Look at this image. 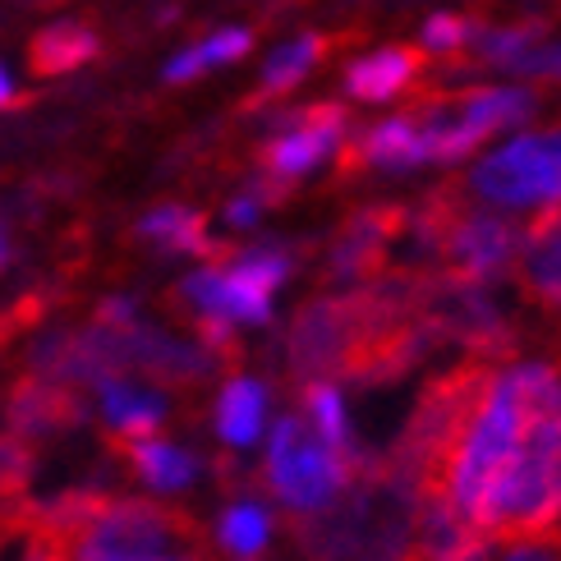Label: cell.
Returning a JSON list of instances; mask_svg holds the SVG:
<instances>
[{"label": "cell", "instance_id": "cell-15", "mask_svg": "<svg viewBox=\"0 0 561 561\" xmlns=\"http://www.w3.org/2000/svg\"><path fill=\"white\" fill-rule=\"evenodd\" d=\"M267 428V391L253 378H230L217 401V433L230 447H253Z\"/></svg>", "mask_w": 561, "mask_h": 561}, {"label": "cell", "instance_id": "cell-20", "mask_svg": "<svg viewBox=\"0 0 561 561\" xmlns=\"http://www.w3.org/2000/svg\"><path fill=\"white\" fill-rule=\"evenodd\" d=\"M138 236L157 240L171 253H207L213 249V240H207V221L198 213H190V207H175V203L148 213L144 221H138Z\"/></svg>", "mask_w": 561, "mask_h": 561}, {"label": "cell", "instance_id": "cell-9", "mask_svg": "<svg viewBox=\"0 0 561 561\" xmlns=\"http://www.w3.org/2000/svg\"><path fill=\"white\" fill-rule=\"evenodd\" d=\"M447 253L460 267V276L488 280L520 253V230L497 213H465L447 230Z\"/></svg>", "mask_w": 561, "mask_h": 561}, {"label": "cell", "instance_id": "cell-3", "mask_svg": "<svg viewBox=\"0 0 561 561\" xmlns=\"http://www.w3.org/2000/svg\"><path fill=\"white\" fill-rule=\"evenodd\" d=\"M290 259L280 249L240 253L230 267H203L184 280V299L198 309L207 341H230L236 327H263L272 318V299L286 286Z\"/></svg>", "mask_w": 561, "mask_h": 561}, {"label": "cell", "instance_id": "cell-11", "mask_svg": "<svg viewBox=\"0 0 561 561\" xmlns=\"http://www.w3.org/2000/svg\"><path fill=\"white\" fill-rule=\"evenodd\" d=\"M98 387H102V414H106V424L115 433L148 437V433H157L161 419H167V401H161V391L125 378V373H106Z\"/></svg>", "mask_w": 561, "mask_h": 561}, {"label": "cell", "instance_id": "cell-8", "mask_svg": "<svg viewBox=\"0 0 561 561\" xmlns=\"http://www.w3.org/2000/svg\"><path fill=\"white\" fill-rule=\"evenodd\" d=\"M345 144V111L341 106H309L286 121L272 144H267V171L272 180H299Z\"/></svg>", "mask_w": 561, "mask_h": 561}, {"label": "cell", "instance_id": "cell-30", "mask_svg": "<svg viewBox=\"0 0 561 561\" xmlns=\"http://www.w3.org/2000/svg\"><path fill=\"white\" fill-rule=\"evenodd\" d=\"M14 102H19V88H14V79H10V69L0 65V111L14 106Z\"/></svg>", "mask_w": 561, "mask_h": 561}, {"label": "cell", "instance_id": "cell-10", "mask_svg": "<svg viewBox=\"0 0 561 561\" xmlns=\"http://www.w3.org/2000/svg\"><path fill=\"white\" fill-rule=\"evenodd\" d=\"M350 327H355L350 304H318V309H309V313L299 318L295 341H290L295 368L309 373V378L332 373L345 359V350H350Z\"/></svg>", "mask_w": 561, "mask_h": 561}, {"label": "cell", "instance_id": "cell-14", "mask_svg": "<svg viewBox=\"0 0 561 561\" xmlns=\"http://www.w3.org/2000/svg\"><path fill=\"white\" fill-rule=\"evenodd\" d=\"M102 51L98 33L88 28V23H51V28H42L33 42H28V65L37 69V75H69V69L88 65L92 56Z\"/></svg>", "mask_w": 561, "mask_h": 561}, {"label": "cell", "instance_id": "cell-17", "mask_svg": "<svg viewBox=\"0 0 561 561\" xmlns=\"http://www.w3.org/2000/svg\"><path fill=\"white\" fill-rule=\"evenodd\" d=\"M525 276L534 295L561 304V207H548V217L525 236Z\"/></svg>", "mask_w": 561, "mask_h": 561}, {"label": "cell", "instance_id": "cell-29", "mask_svg": "<svg viewBox=\"0 0 561 561\" xmlns=\"http://www.w3.org/2000/svg\"><path fill=\"white\" fill-rule=\"evenodd\" d=\"M102 322H111V327L134 322V304H129V299H106V304H102Z\"/></svg>", "mask_w": 561, "mask_h": 561}, {"label": "cell", "instance_id": "cell-7", "mask_svg": "<svg viewBox=\"0 0 561 561\" xmlns=\"http://www.w3.org/2000/svg\"><path fill=\"white\" fill-rule=\"evenodd\" d=\"M534 111V98L520 88H474L460 102L428 111L424 121V148L428 161H460L470 157L483 138H493L511 125H525Z\"/></svg>", "mask_w": 561, "mask_h": 561}, {"label": "cell", "instance_id": "cell-28", "mask_svg": "<svg viewBox=\"0 0 561 561\" xmlns=\"http://www.w3.org/2000/svg\"><path fill=\"white\" fill-rule=\"evenodd\" d=\"M263 203H267V194H263V190L240 194L236 203L226 207V221H230V226H253V221H259V213H263Z\"/></svg>", "mask_w": 561, "mask_h": 561}, {"label": "cell", "instance_id": "cell-12", "mask_svg": "<svg viewBox=\"0 0 561 561\" xmlns=\"http://www.w3.org/2000/svg\"><path fill=\"white\" fill-rule=\"evenodd\" d=\"M419 557L424 561H483L488 539H483V529L456 516L447 502H433L424 511V525H419Z\"/></svg>", "mask_w": 561, "mask_h": 561}, {"label": "cell", "instance_id": "cell-5", "mask_svg": "<svg viewBox=\"0 0 561 561\" xmlns=\"http://www.w3.org/2000/svg\"><path fill=\"white\" fill-rule=\"evenodd\" d=\"M267 483L290 511L318 516L350 483V451L332 447L304 419H276L267 437Z\"/></svg>", "mask_w": 561, "mask_h": 561}, {"label": "cell", "instance_id": "cell-31", "mask_svg": "<svg viewBox=\"0 0 561 561\" xmlns=\"http://www.w3.org/2000/svg\"><path fill=\"white\" fill-rule=\"evenodd\" d=\"M506 561H557V557H552V552H543V548H516Z\"/></svg>", "mask_w": 561, "mask_h": 561}, {"label": "cell", "instance_id": "cell-25", "mask_svg": "<svg viewBox=\"0 0 561 561\" xmlns=\"http://www.w3.org/2000/svg\"><path fill=\"white\" fill-rule=\"evenodd\" d=\"M543 37V23H516V28H488V33H474L479 42V56L493 60L502 69H516V60L529 51V46H539Z\"/></svg>", "mask_w": 561, "mask_h": 561}, {"label": "cell", "instance_id": "cell-22", "mask_svg": "<svg viewBox=\"0 0 561 561\" xmlns=\"http://www.w3.org/2000/svg\"><path fill=\"white\" fill-rule=\"evenodd\" d=\"M221 548L226 552H236V557H259L263 548H267V539H272V516H267V506H259V502H236L221 516Z\"/></svg>", "mask_w": 561, "mask_h": 561}, {"label": "cell", "instance_id": "cell-1", "mask_svg": "<svg viewBox=\"0 0 561 561\" xmlns=\"http://www.w3.org/2000/svg\"><path fill=\"white\" fill-rule=\"evenodd\" d=\"M561 414V373L548 364H520L497 373L483 387V396L470 405L465 424L451 442L447 460V502L456 516H465L474 529L483 520L488 493H493L497 474L506 470V460L516 456L525 433L539 419Z\"/></svg>", "mask_w": 561, "mask_h": 561}, {"label": "cell", "instance_id": "cell-18", "mask_svg": "<svg viewBox=\"0 0 561 561\" xmlns=\"http://www.w3.org/2000/svg\"><path fill=\"white\" fill-rule=\"evenodd\" d=\"M134 470L157 493H180V488H190L198 479V460L148 433V437H134Z\"/></svg>", "mask_w": 561, "mask_h": 561}, {"label": "cell", "instance_id": "cell-24", "mask_svg": "<svg viewBox=\"0 0 561 561\" xmlns=\"http://www.w3.org/2000/svg\"><path fill=\"white\" fill-rule=\"evenodd\" d=\"M304 405H309V424L332 442V447L350 451V419H345V396L332 382H313L304 391Z\"/></svg>", "mask_w": 561, "mask_h": 561}, {"label": "cell", "instance_id": "cell-6", "mask_svg": "<svg viewBox=\"0 0 561 561\" xmlns=\"http://www.w3.org/2000/svg\"><path fill=\"white\" fill-rule=\"evenodd\" d=\"M474 194L506 213H548L561 207V134H520L493 157H483L474 175Z\"/></svg>", "mask_w": 561, "mask_h": 561}, {"label": "cell", "instance_id": "cell-27", "mask_svg": "<svg viewBox=\"0 0 561 561\" xmlns=\"http://www.w3.org/2000/svg\"><path fill=\"white\" fill-rule=\"evenodd\" d=\"M516 75H534V79H561V46H529L516 60Z\"/></svg>", "mask_w": 561, "mask_h": 561}, {"label": "cell", "instance_id": "cell-2", "mask_svg": "<svg viewBox=\"0 0 561 561\" xmlns=\"http://www.w3.org/2000/svg\"><path fill=\"white\" fill-rule=\"evenodd\" d=\"M561 520V414L539 419L516 456L506 460L483 506V534L502 529H548Z\"/></svg>", "mask_w": 561, "mask_h": 561}, {"label": "cell", "instance_id": "cell-23", "mask_svg": "<svg viewBox=\"0 0 561 561\" xmlns=\"http://www.w3.org/2000/svg\"><path fill=\"white\" fill-rule=\"evenodd\" d=\"M387 230H391V221H387L382 213L359 217L355 226L345 230V240L336 244V267H341V272H364L373 259H378V249H382V240H387Z\"/></svg>", "mask_w": 561, "mask_h": 561}, {"label": "cell", "instance_id": "cell-13", "mask_svg": "<svg viewBox=\"0 0 561 561\" xmlns=\"http://www.w3.org/2000/svg\"><path fill=\"white\" fill-rule=\"evenodd\" d=\"M414 75H419V56L405 51V46H387V51H373L345 69V92L355 102H387Z\"/></svg>", "mask_w": 561, "mask_h": 561}, {"label": "cell", "instance_id": "cell-21", "mask_svg": "<svg viewBox=\"0 0 561 561\" xmlns=\"http://www.w3.org/2000/svg\"><path fill=\"white\" fill-rule=\"evenodd\" d=\"M322 60V37H295L286 46H276L267 69H263V98H280V92H290L299 79H309V69Z\"/></svg>", "mask_w": 561, "mask_h": 561}, {"label": "cell", "instance_id": "cell-19", "mask_svg": "<svg viewBox=\"0 0 561 561\" xmlns=\"http://www.w3.org/2000/svg\"><path fill=\"white\" fill-rule=\"evenodd\" d=\"M249 46H253V33H249V28H221V33H213L207 42L190 46V51H180V56L167 65V79H171V83H190V79L207 75V69L240 60Z\"/></svg>", "mask_w": 561, "mask_h": 561}, {"label": "cell", "instance_id": "cell-32", "mask_svg": "<svg viewBox=\"0 0 561 561\" xmlns=\"http://www.w3.org/2000/svg\"><path fill=\"white\" fill-rule=\"evenodd\" d=\"M5 263H10V236L0 230V272H5Z\"/></svg>", "mask_w": 561, "mask_h": 561}, {"label": "cell", "instance_id": "cell-4", "mask_svg": "<svg viewBox=\"0 0 561 561\" xmlns=\"http://www.w3.org/2000/svg\"><path fill=\"white\" fill-rule=\"evenodd\" d=\"M69 561H203L184 525L152 502L88 506V520L75 534Z\"/></svg>", "mask_w": 561, "mask_h": 561}, {"label": "cell", "instance_id": "cell-16", "mask_svg": "<svg viewBox=\"0 0 561 561\" xmlns=\"http://www.w3.org/2000/svg\"><path fill=\"white\" fill-rule=\"evenodd\" d=\"M359 157L373 161V167H387V171H405V167H419L428 161V148H424V125L414 115H396V121H382L364 134L359 144Z\"/></svg>", "mask_w": 561, "mask_h": 561}, {"label": "cell", "instance_id": "cell-26", "mask_svg": "<svg viewBox=\"0 0 561 561\" xmlns=\"http://www.w3.org/2000/svg\"><path fill=\"white\" fill-rule=\"evenodd\" d=\"M465 42H474V23L470 19H460V14H433L424 23V46H428V51L451 56V51H460Z\"/></svg>", "mask_w": 561, "mask_h": 561}]
</instances>
